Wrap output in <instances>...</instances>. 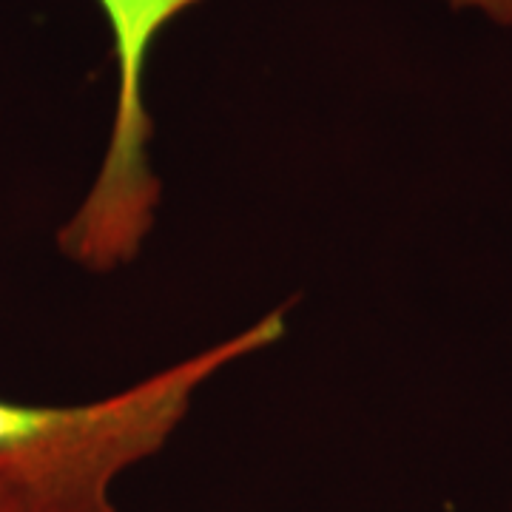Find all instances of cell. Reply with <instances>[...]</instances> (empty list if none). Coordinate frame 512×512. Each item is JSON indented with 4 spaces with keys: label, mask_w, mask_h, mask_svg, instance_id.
Segmentation results:
<instances>
[{
    "label": "cell",
    "mask_w": 512,
    "mask_h": 512,
    "mask_svg": "<svg viewBox=\"0 0 512 512\" xmlns=\"http://www.w3.org/2000/svg\"><path fill=\"white\" fill-rule=\"evenodd\" d=\"M285 333L288 308H276L234 336L94 402L0 399V487L35 512H117L120 478L163 453L202 387L279 345Z\"/></svg>",
    "instance_id": "cell-1"
},
{
    "label": "cell",
    "mask_w": 512,
    "mask_h": 512,
    "mask_svg": "<svg viewBox=\"0 0 512 512\" xmlns=\"http://www.w3.org/2000/svg\"><path fill=\"white\" fill-rule=\"evenodd\" d=\"M205 0H97L109 23L117 92L100 168L57 228V251L86 274H114L154 234L163 180L154 168V120L146 103L148 60L165 29Z\"/></svg>",
    "instance_id": "cell-2"
},
{
    "label": "cell",
    "mask_w": 512,
    "mask_h": 512,
    "mask_svg": "<svg viewBox=\"0 0 512 512\" xmlns=\"http://www.w3.org/2000/svg\"><path fill=\"white\" fill-rule=\"evenodd\" d=\"M444 3L456 12H473L481 15L484 20H490L493 26L510 29L512 32V0H436Z\"/></svg>",
    "instance_id": "cell-3"
},
{
    "label": "cell",
    "mask_w": 512,
    "mask_h": 512,
    "mask_svg": "<svg viewBox=\"0 0 512 512\" xmlns=\"http://www.w3.org/2000/svg\"><path fill=\"white\" fill-rule=\"evenodd\" d=\"M0 512H35L29 504H23L18 495L6 487H0Z\"/></svg>",
    "instance_id": "cell-4"
},
{
    "label": "cell",
    "mask_w": 512,
    "mask_h": 512,
    "mask_svg": "<svg viewBox=\"0 0 512 512\" xmlns=\"http://www.w3.org/2000/svg\"><path fill=\"white\" fill-rule=\"evenodd\" d=\"M507 512H512V495H510V504H507Z\"/></svg>",
    "instance_id": "cell-5"
}]
</instances>
